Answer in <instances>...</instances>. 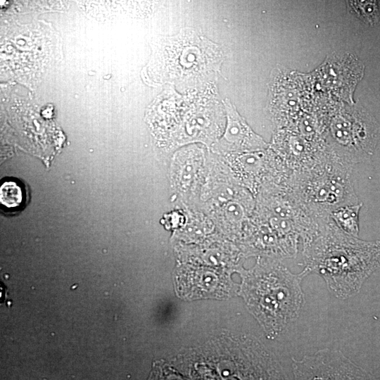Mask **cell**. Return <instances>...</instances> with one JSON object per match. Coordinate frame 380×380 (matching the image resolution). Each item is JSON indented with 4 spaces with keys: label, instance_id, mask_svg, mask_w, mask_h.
Returning a JSON list of instances; mask_svg holds the SVG:
<instances>
[{
    "label": "cell",
    "instance_id": "5b68a950",
    "mask_svg": "<svg viewBox=\"0 0 380 380\" xmlns=\"http://www.w3.org/2000/svg\"><path fill=\"white\" fill-rule=\"evenodd\" d=\"M170 42L167 65L172 79L200 77L217 70L219 50L207 39L193 32H184Z\"/></svg>",
    "mask_w": 380,
    "mask_h": 380
},
{
    "label": "cell",
    "instance_id": "8992f818",
    "mask_svg": "<svg viewBox=\"0 0 380 380\" xmlns=\"http://www.w3.org/2000/svg\"><path fill=\"white\" fill-rule=\"evenodd\" d=\"M293 380H379L341 352L324 348L301 360L293 358Z\"/></svg>",
    "mask_w": 380,
    "mask_h": 380
},
{
    "label": "cell",
    "instance_id": "30bf717a",
    "mask_svg": "<svg viewBox=\"0 0 380 380\" xmlns=\"http://www.w3.org/2000/svg\"><path fill=\"white\" fill-rule=\"evenodd\" d=\"M25 191L16 180L4 181L0 187V203L4 211L19 210L25 204Z\"/></svg>",
    "mask_w": 380,
    "mask_h": 380
},
{
    "label": "cell",
    "instance_id": "3957f363",
    "mask_svg": "<svg viewBox=\"0 0 380 380\" xmlns=\"http://www.w3.org/2000/svg\"><path fill=\"white\" fill-rule=\"evenodd\" d=\"M286 183L298 200L317 219L330 217L341 206L360 203L352 179V166L335 156L291 174Z\"/></svg>",
    "mask_w": 380,
    "mask_h": 380
},
{
    "label": "cell",
    "instance_id": "9c48e42d",
    "mask_svg": "<svg viewBox=\"0 0 380 380\" xmlns=\"http://www.w3.org/2000/svg\"><path fill=\"white\" fill-rule=\"evenodd\" d=\"M362 203L346 205L334 210L330 218L345 233L358 237L359 215Z\"/></svg>",
    "mask_w": 380,
    "mask_h": 380
},
{
    "label": "cell",
    "instance_id": "7a4b0ae2",
    "mask_svg": "<svg viewBox=\"0 0 380 380\" xmlns=\"http://www.w3.org/2000/svg\"><path fill=\"white\" fill-rule=\"evenodd\" d=\"M305 268L293 274L279 262L258 267L245 282L244 296L251 311L267 334L276 336L293 322L304 305Z\"/></svg>",
    "mask_w": 380,
    "mask_h": 380
},
{
    "label": "cell",
    "instance_id": "ba28073f",
    "mask_svg": "<svg viewBox=\"0 0 380 380\" xmlns=\"http://www.w3.org/2000/svg\"><path fill=\"white\" fill-rule=\"evenodd\" d=\"M240 172L246 184L254 191L261 183L267 169L265 154L253 153L240 159Z\"/></svg>",
    "mask_w": 380,
    "mask_h": 380
},
{
    "label": "cell",
    "instance_id": "8fae6325",
    "mask_svg": "<svg viewBox=\"0 0 380 380\" xmlns=\"http://www.w3.org/2000/svg\"><path fill=\"white\" fill-rule=\"evenodd\" d=\"M356 8L360 15L370 24L376 23L380 19V4L378 1H360L357 4Z\"/></svg>",
    "mask_w": 380,
    "mask_h": 380
},
{
    "label": "cell",
    "instance_id": "277c9868",
    "mask_svg": "<svg viewBox=\"0 0 380 380\" xmlns=\"http://www.w3.org/2000/svg\"><path fill=\"white\" fill-rule=\"evenodd\" d=\"M329 134L336 149L335 157L352 166L372 155L377 142L379 127L369 115L357 111L349 116L334 118Z\"/></svg>",
    "mask_w": 380,
    "mask_h": 380
},
{
    "label": "cell",
    "instance_id": "52a82bcc",
    "mask_svg": "<svg viewBox=\"0 0 380 380\" xmlns=\"http://www.w3.org/2000/svg\"><path fill=\"white\" fill-rule=\"evenodd\" d=\"M224 106L228 115V126L224 142L230 150L239 151H256L264 149L266 144L246 124L227 100Z\"/></svg>",
    "mask_w": 380,
    "mask_h": 380
},
{
    "label": "cell",
    "instance_id": "6da1fadb",
    "mask_svg": "<svg viewBox=\"0 0 380 380\" xmlns=\"http://www.w3.org/2000/svg\"><path fill=\"white\" fill-rule=\"evenodd\" d=\"M302 243L305 268L321 276L338 298L356 295L380 267V241L350 236L330 217L319 219L317 229Z\"/></svg>",
    "mask_w": 380,
    "mask_h": 380
}]
</instances>
